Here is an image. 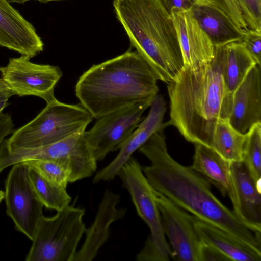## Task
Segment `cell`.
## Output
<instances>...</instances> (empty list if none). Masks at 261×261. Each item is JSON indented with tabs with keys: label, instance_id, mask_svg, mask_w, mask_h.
Listing matches in <instances>:
<instances>
[{
	"label": "cell",
	"instance_id": "obj_16",
	"mask_svg": "<svg viewBox=\"0 0 261 261\" xmlns=\"http://www.w3.org/2000/svg\"><path fill=\"white\" fill-rule=\"evenodd\" d=\"M0 46L30 59L43 50L35 27L7 0H0Z\"/></svg>",
	"mask_w": 261,
	"mask_h": 261
},
{
	"label": "cell",
	"instance_id": "obj_13",
	"mask_svg": "<svg viewBox=\"0 0 261 261\" xmlns=\"http://www.w3.org/2000/svg\"><path fill=\"white\" fill-rule=\"evenodd\" d=\"M230 171L231 190L228 196L233 212L246 227L260 234V188L243 161L230 162Z\"/></svg>",
	"mask_w": 261,
	"mask_h": 261
},
{
	"label": "cell",
	"instance_id": "obj_15",
	"mask_svg": "<svg viewBox=\"0 0 261 261\" xmlns=\"http://www.w3.org/2000/svg\"><path fill=\"white\" fill-rule=\"evenodd\" d=\"M181 48L185 67L196 70L213 59L215 46L190 11L170 13Z\"/></svg>",
	"mask_w": 261,
	"mask_h": 261
},
{
	"label": "cell",
	"instance_id": "obj_28",
	"mask_svg": "<svg viewBox=\"0 0 261 261\" xmlns=\"http://www.w3.org/2000/svg\"><path fill=\"white\" fill-rule=\"evenodd\" d=\"M256 64L260 65L261 31L248 30L241 41Z\"/></svg>",
	"mask_w": 261,
	"mask_h": 261
},
{
	"label": "cell",
	"instance_id": "obj_12",
	"mask_svg": "<svg viewBox=\"0 0 261 261\" xmlns=\"http://www.w3.org/2000/svg\"><path fill=\"white\" fill-rule=\"evenodd\" d=\"M162 227L172 246L175 260L199 261L201 242L194 225V216L155 190Z\"/></svg>",
	"mask_w": 261,
	"mask_h": 261
},
{
	"label": "cell",
	"instance_id": "obj_37",
	"mask_svg": "<svg viewBox=\"0 0 261 261\" xmlns=\"http://www.w3.org/2000/svg\"><path fill=\"white\" fill-rule=\"evenodd\" d=\"M200 2L214 4V0H199Z\"/></svg>",
	"mask_w": 261,
	"mask_h": 261
},
{
	"label": "cell",
	"instance_id": "obj_19",
	"mask_svg": "<svg viewBox=\"0 0 261 261\" xmlns=\"http://www.w3.org/2000/svg\"><path fill=\"white\" fill-rule=\"evenodd\" d=\"M215 47L241 41L246 31L238 28L227 14L213 4L197 2L190 10Z\"/></svg>",
	"mask_w": 261,
	"mask_h": 261
},
{
	"label": "cell",
	"instance_id": "obj_32",
	"mask_svg": "<svg viewBox=\"0 0 261 261\" xmlns=\"http://www.w3.org/2000/svg\"><path fill=\"white\" fill-rule=\"evenodd\" d=\"M14 124L13 119L8 113L0 115V145L5 137L13 132Z\"/></svg>",
	"mask_w": 261,
	"mask_h": 261
},
{
	"label": "cell",
	"instance_id": "obj_2",
	"mask_svg": "<svg viewBox=\"0 0 261 261\" xmlns=\"http://www.w3.org/2000/svg\"><path fill=\"white\" fill-rule=\"evenodd\" d=\"M225 45L215 47L214 56L196 70L182 68L167 84L170 99L169 125L188 142L212 147L216 126L229 118L232 95L225 88L222 75Z\"/></svg>",
	"mask_w": 261,
	"mask_h": 261
},
{
	"label": "cell",
	"instance_id": "obj_24",
	"mask_svg": "<svg viewBox=\"0 0 261 261\" xmlns=\"http://www.w3.org/2000/svg\"><path fill=\"white\" fill-rule=\"evenodd\" d=\"M29 176L44 206L57 212L69 205L71 198L67 192L66 188L50 181L36 169L30 166Z\"/></svg>",
	"mask_w": 261,
	"mask_h": 261
},
{
	"label": "cell",
	"instance_id": "obj_14",
	"mask_svg": "<svg viewBox=\"0 0 261 261\" xmlns=\"http://www.w3.org/2000/svg\"><path fill=\"white\" fill-rule=\"evenodd\" d=\"M149 107L146 117L122 144L116 157L96 174L93 179V183L113 179L118 176L122 167L135 151L139 149L153 134L163 130L169 125L168 122H163L166 107L162 95L157 94Z\"/></svg>",
	"mask_w": 261,
	"mask_h": 261
},
{
	"label": "cell",
	"instance_id": "obj_25",
	"mask_svg": "<svg viewBox=\"0 0 261 261\" xmlns=\"http://www.w3.org/2000/svg\"><path fill=\"white\" fill-rule=\"evenodd\" d=\"M243 161L255 184L260 188L261 122L253 125L246 133Z\"/></svg>",
	"mask_w": 261,
	"mask_h": 261
},
{
	"label": "cell",
	"instance_id": "obj_27",
	"mask_svg": "<svg viewBox=\"0 0 261 261\" xmlns=\"http://www.w3.org/2000/svg\"><path fill=\"white\" fill-rule=\"evenodd\" d=\"M248 30L261 31V0H236Z\"/></svg>",
	"mask_w": 261,
	"mask_h": 261
},
{
	"label": "cell",
	"instance_id": "obj_18",
	"mask_svg": "<svg viewBox=\"0 0 261 261\" xmlns=\"http://www.w3.org/2000/svg\"><path fill=\"white\" fill-rule=\"evenodd\" d=\"M120 201L119 194L108 189L105 191L94 221L86 228L85 241L76 252L73 261H91L96 257L109 238L111 224L125 215L126 208L117 207Z\"/></svg>",
	"mask_w": 261,
	"mask_h": 261
},
{
	"label": "cell",
	"instance_id": "obj_26",
	"mask_svg": "<svg viewBox=\"0 0 261 261\" xmlns=\"http://www.w3.org/2000/svg\"><path fill=\"white\" fill-rule=\"evenodd\" d=\"M22 163L34 168L50 181L66 188L70 183V172L64 164L51 160H34Z\"/></svg>",
	"mask_w": 261,
	"mask_h": 261
},
{
	"label": "cell",
	"instance_id": "obj_21",
	"mask_svg": "<svg viewBox=\"0 0 261 261\" xmlns=\"http://www.w3.org/2000/svg\"><path fill=\"white\" fill-rule=\"evenodd\" d=\"M192 165L195 171L215 186L223 196L231 190L230 165L212 148L195 143Z\"/></svg>",
	"mask_w": 261,
	"mask_h": 261
},
{
	"label": "cell",
	"instance_id": "obj_31",
	"mask_svg": "<svg viewBox=\"0 0 261 261\" xmlns=\"http://www.w3.org/2000/svg\"><path fill=\"white\" fill-rule=\"evenodd\" d=\"M169 14L173 10L190 11L199 0H162Z\"/></svg>",
	"mask_w": 261,
	"mask_h": 261
},
{
	"label": "cell",
	"instance_id": "obj_9",
	"mask_svg": "<svg viewBox=\"0 0 261 261\" xmlns=\"http://www.w3.org/2000/svg\"><path fill=\"white\" fill-rule=\"evenodd\" d=\"M7 215L16 229L33 239L44 206L29 176V166L20 163L13 165L5 181V198Z\"/></svg>",
	"mask_w": 261,
	"mask_h": 261
},
{
	"label": "cell",
	"instance_id": "obj_1",
	"mask_svg": "<svg viewBox=\"0 0 261 261\" xmlns=\"http://www.w3.org/2000/svg\"><path fill=\"white\" fill-rule=\"evenodd\" d=\"M139 150L150 162L142 169L154 190L199 219L260 251V234L246 227L214 195L205 178L169 154L163 130L153 134Z\"/></svg>",
	"mask_w": 261,
	"mask_h": 261
},
{
	"label": "cell",
	"instance_id": "obj_23",
	"mask_svg": "<svg viewBox=\"0 0 261 261\" xmlns=\"http://www.w3.org/2000/svg\"><path fill=\"white\" fill-rule=\"evenodd\" d=\"M246 134L234 128L228 119L220 118L216 126L212 148L229 162L243 161Z\"/></svg>",
	"mask_w": 261,
	"mask_h": 261
},
{
	"label": "cell",
	"instance_id": "obj_29",
	"mask_svg": "<svg viewBox=\"0 0 261 261\" xmlns=\"http://www.w3.org/2000/svg\"><path fill=\"white\" fill-rule=\"evenodd\" d=\"M214 5L221 9L240 29L248 30L236 0H214Z\"/></svg>",
	"mask_w": 261,
	"mask_h": 261
},
{
	"label": "cell",
	"instance_id": "obj_10",
	"mask_svg": "<svg viewBox=\"0 0 261 261\" xmlns=\"http://www.w3.org/2000/svg\"><path fill=\"white\" fill-rule=\"evenodd\" d=\"M152 100L103 116L97 119L91 129L85 131V140L97 161L103 159L109 152L120 149L141 122L143 113Z\"/></svg>",
	"mask_w": 261,
	"mask_h": 261
},
{
	"label": "cell",
	"instance_id": "obj_33",
	"mask_svg": "<svg viewBox=\"0 0 261 261\" xmlns=\"http://www.w3.org/2000/svg\"><path fill=\"white\" fill-rule=\"evenodd\" d=\"M15 94L10 88L0 92V115L3 110L9 105L8 100Z\"/></svg>",
	"mask_w": 261,
	"mask_h": 261
},
{
	"label": "cell",
	"instance_id": "obj_3",
	"mask_svg": "<svg viewBox=\"0 0 261 261\" xmlns=\"http://www.w3.org/2000/svg\"><path fill=\"white\" fill-rule=\"evenodd\" d=\"M158 79L136 51L127 50L94 64L79 77L75 88L80 103L94 118L144 101L158 94Z\"/></svg>",
	"mask_w": 261,
	"mask_h": 261
},
{
	"label": "cell",
	"instance_id": "obj_35",
	"mask_svg": "<svg viewBox=\"0 0 261 261\" xmlns=\"http://www.w3.org/2000/svg\"><path fill=\"white\" fill-rule=\"evenodd\" d=\"M9 88L7 84L4 81V80L1 77L0 78V92L4 91L6 89Z\"/></svg>",
	"mask_w": 261,
	"mask_h": 261
},
{
	"label": "cell",
	"instance_id": "obj_8",
	"mask_svg": "<svg viewBox=\"0 0 261 261\" xmlns=\"http://www.w3.org/2000/svg\"><path fill=\"white\" fill-rule=\"evenodd\" d=\"M84 132L74 134L60 141L33 148H12L7 153L13 165L34 160H51L65 165L70 172V182L89 177L97 168V161L84 137Z\"/></svg>",
	"mask_w": 261,
	"mask_h": 261
},
{
	"label": "cell",
	"instance_id": "obj_5",
	"mask_svg": "<svg viewBox=\"0 0 261 261\" xmlns=\"http://www.w3.org/2000/svg\"><path fill=\"white\" fill-rule=\"evenodd\" d=\"M93 118L81 103H65L56 98L46 103L35 118L13 131L3 143L16 148L46 146L85 132Z\"/></svg>",
	"mask_w": 261,
	"mask_h": 261
},
{
	"label": "cell",
	"instance_id": "obj_34",
	"mask_svg": "<svg viewBox=\"0 0 261 261\" xmlns=\"http://www.w3.org/2000/svg\"><path fill=\"white\" fill-rule=\"evenodd\" d=\"M29 1H30V0H7V1L10 3H19V4H23L24 3H25L26 2ZM36 1H38L39 2H43V3H47V2H51V1H61V0H36Z\"/></svg>",
	"mask_w": 261,
	"mask_h": 261
},
{
	"label": "cell",
	"instance_id": "obj_11",
	"mask_svg": "<svg viewBox=\"0 0 261 261\" xmlns=\"http://www.w3.org/2000/svg\"><path fill=\"white\" fill-rule=\"evenodd\" d=\"M0 73L15 95L37 96L46 103L56 98L55 88L63 75L58 66L34 63L22 55L10 58L7 65L0 67Z\"/></svg>",
	"mask_w": 261,
	"mask_h": 261
},
{
	"label": "cell",
	"instance_id": "obj_36",
	"mask_svg": "<svg viewBox=\"0 0 261 261\" xmlns=\"http://www.w3.org/2000/svg\"><path fill=\"white\" fill-rule=\"evenodd\" d=\"M5 198V192L0 190V203Z\"/></svg>",
	"mask_w": 261,
	"mask_h": 261
},
{
	"label": "cell",
	"instance_id": "obj_22",
	"mask_svg": "<svg viewBox=\"0 0 261 261\" xmlns=\"http://www.w3.org/2000/svg\"><path fill=\"white\" fill-rule=\"evenodd\" d=\"M256 63L241 41L225 45L222 75L227 93L232 95Z\"/></svg>",
	"mask_w": 261,
	"mask_h": 261
},
{
	"label": "cell",
	"instance_id": "obj_17",
	"mask_svg": "<svg viewBox=\"0 0 261 261\" xmlns=\"http://www.w3.org/2000/svg\"><path fill=\"white\" fill-rule=\"evenodd\" d=\"M228 120L242 134L261 122L260 65L253 66L234 91Z\"/></svg>",
	"mask_w": 261,
	"mask_h": 261
},
{
	"label": "cell",
	"instance_id": "obj_7",
	"mask_svg": "<svg viewBox=\"0 0 261 261\" xmlns=\"http://www.w3.org/2000/svg\"><path fill=\"white\" fill-rule=\"evenodd\" d=\"M119 176L129 192L139 217L148 226L150 234L141 251L138 261H168L171 249L164 232L157 205L155 190L151 186L138 161L132 156L122 167Z\"/></svg>",
	"mask_w": 261,
	"mask_h": 261
},
{
	"label": "cell",
	"instance_id": "obj_6",
	"mask_svg": "<svg viewBox=\"0 0 261 261\" xmlns=\"http://www.w3.org/2000/svg\"><path fill=\"white\" fill-rule=\"evenodd\" d=\"M85 210L68 205L51 217L40 219L27 261H73L86 229Z\"/></svg>",
	"mask_w": 261,
	"mask_h": 261
},
{
	"label": "cell",
	"instance_id": "obj_4",
	"mask_svg": "<svg viewBox=\"0 0 261 261\" xmlns=\"http://www.w3.org/2000/svg\"><path fill=\"white\" fill-rule=\"evenodd\" d=\"M116 17L158 80L174 81L184 67L176 32L162 0H113Z\"/></svg>",
	"mask_w": 261,
	"mask_h": 261
},
{
	"label": "cell",
	"instance_id": "obj_30",
	"mask_svg": "<svg viewBox=\"0 0 261 261\" xmlns=\"http://www.w3.org/2000/svg\"><path fill=\"white\" fill-rule=\"evenodd\" d=\"M214 260H229L216 248L201 241L199 251V261Z\"/></svg>",
	"mask_w": 261,
	"mask_h": 261
},
{
	"label": "cell",
	"instance_id": "obj_20",
	"mask_svg": "<svg viewBox=\"0 0 261 261\" xmlns=\"http://www.w3.org/2000/svg\"><path fill=\"white\" fill-rule=\"evenodd\" d=\"M194 225L200 240L216 248L229 260H261V251L233 234L196 217Z\"/></svg>",
	"mask_w": 261,
	"mask_h": 261
}]
</instances>
